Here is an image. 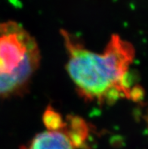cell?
<instances>
[{
	"mask_svg": "<svg viewBox=\"0 0 148 149\" xmlns=\"http://www.w3.org/2000/svg\"><path fill=\"white\" fill-rule=\"evenodd\" d=\"M61 35L67 54L66 69L85 100L111 104L122 98H141L142 91L134 86L129 74L135 58L129 42L112 35L104 50L98 53L87 49L66 30Z\"/></svg>",
	"mask_w": 148,
	"mask_h": 149,
	"instance_id": "6da1fadb",
	"label": "cell"
},
{
	"mask_svg": "<svg viewBox=\"0 0 148 149\" xmlns=\"http://www.w3.org/2000/svg\"><path fill=\"white\" fill-rule=\"evenodd\" d=\"M40 59L37 42L21 24L0 22V98L22 94Z\"/></svg>",
	"mask_w": 148,
	"mask_h": 149,
	"instance_id": "7a4b0ae2",
	"label": "cell"
},
{
	"mask_svg": "<svg viewBox=\"0 0 148 149\" xmlns=\"http://www.w3.org/2000/svg\"><path fill=\"white\" fill-rule=\"evenodd\" d=\"M89 135L86 121L69 115L64 118L61 127L38 133L21 149H88Z\"/></svg>",
	"mask_w": 148,
	"mask_h": 149,
	"instance_id": "3957f363",
	"label": "cell"
},
{
	"mask_svg": "<svg viewBox=\"0 0 148 149\" xmlns=\"http://www.w3.org/2000/svg\"><path fill=\"white\" fill-rule=\"evenodd\" d=\"M146 121H147V127H148V113L146 117Z\"/></svg>",
	"mask_w": 148,
	"mask_h": 149,
	"instance_id": "277c9868",
	"label": "cell"
}]
</instances>
